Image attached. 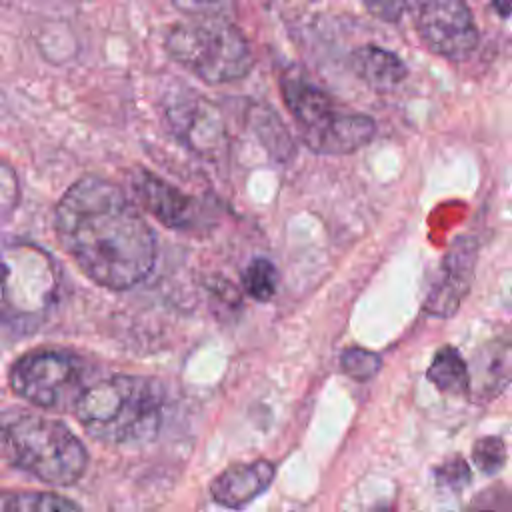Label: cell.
<instances>
[{
    "label": "cell",
    "mask_w": 512,
    "mask_h": 512,
    "mask_svg": "<svg viewBox=\"0 0 512 512\" xmlns=\"http://www.w3.org/2000/svg\"><path fill=\"white\" fill-rule=\"evenodd\" d=\"M472 460L484 474H496L506 462V444L498 436H484L472 446Z\"/></svg>",
    "instance_id": "17"
},
{
    "label": "cell",
    "mask_w": 512,
    "mask_h": 512,
    "mask_svg": "<svg viewBox=\"0 0 512 512\" xmlns=\"http://www.w3.org/2000/svg\"><path fill=\"white\" fill-rule=\"evenodd\" d=\"M436 480L442 488L460 490L470 480L468 464L462 458H452V460L444 462L440 468H436Z\"/></svg>",
    "instance_id": "20"
},
{
    "label": "cell",
    "mask_w": 512,
    "mask_h": 512,
    "mask_svg": "<svg viewBox=\"0 0 512 512\" xmlns=\"http://www.w3.org/2000/svg\"><path fill=\"white\" fill-rule=\"evenodd\" d=\"M56 260L38 244H0V340L22 338L42 328L60 300Z\"/></svg>",
    "instance_id": "3"
},
{
    "label": "cell",
    "mask_w": 512,
    "mask_h": 512,
    "mask_svg": "<svg viewBox=\"0 0 512 512\" xmlns=\"http://www.w3.org/2000/svg\"><path fill=\"white\" fill-rule=\"evenodd\" d=\"M350 68L362 82H366L374 90H392L408 74V68L400 60V56L372 44L356 48L352 52Z\"/></svg>",
    "instance_id": "13"
},
{
    "label": "cell",
    "mask_w": 512,
    "mask_h": 512,
    "mask_svg": "<svg viewBox=\"0 0 512 512\" xmlns=\"http://www.w3.org/2000/svg\"><path fill=\"white\" fill-rule=\"evenodd\" d=\"M426 378L442 392H466L468 388V370L466 360L458 350L444 346L436 352Z\"/></svg>",
    "instance_id": "15"
},
{
    "label": "cell",
    "mask_w": 512,
    "mask_h": 512,
    "mask_svg": "<svg viewBox=\"0 0 512 512\" xmlns=\"http://www.w3.org/2000/svg\"><path fill=\"white\" fill-rule=\"evenodd\" d=\"M274 480V466L268 460L232 464L212 484V498L226 508H242L260 496Z\"/></svg>",
    "instance_id": "11"
},
{
    "label": "cell",
    "mask_w": 512,
    "mask_h": 512,
    "mask_svg": "<svg viewBox=\"0 0 512 512\" xmlns=\"http://www.w3.org/2000/svg\"><path fill=\"white\" fill-rule=\"evenodd\" d=\"M476 258L478 244L470 236H460L450 246L442 262V276L424 300V310L428 314L448 318L460 308L474 280Z\"/></svg>",
    "instance_id": "9"
},
{
    "label": "cell",
    "mask_w": 512,
    "mask_h": 512,
    "mask_svg": "<svg viewBox=\"0 0 512 512\" xmlns=\"http://www.w3.org/2000/svg\"><path fill=\"white\" fill-rule=\"evenodd\" d=\"M416 30L432 52L450 60L470 56L480 40L474 16L460 0H428L420 4Z\"/></svg>",
    "instance_id": "7"
},
{
    "label": "cell",
    "mask_w": 512,
    "mask_h": 512,
    "mask_svg": "<svg viewBox=\"0 0 512 512\" xmlns=\"http://www.w3.org/2000/svg\"><path fill=\"white\" fill-rule=\"evenodd\" d=\"M244 290L258 302H266L276 294L278 270L266 258H254L242 274Z\"/></svg>",
    "instance_id": "16"
},
{
    "label": "cell",
    "mask_w": 512,
    "mask_h": 512,
    "mask_svg": "<svg viewBox=\"0 0 512 512\" xmlns=\"http://www.w3.org/2000/svg\"><path fill=\"white\" fill-rule=\"evenodd\" d=\"M164 46L172 60L208 84L240 80L254 64L248 40L222 16H192L176 22Z\"/></svg>",
    "instance_id": "5"
},
{
    "label": "cell",
    "mask_w": 512,
    "mask_h": 512,
    "mask_svg": "<svg viewBox=\"0 0 512 512\" xmlns=\"http://www.w3.org/2000/svg\"><path fill=\"white\" fill-rule=\"evenodd\" d=\"M0 512H80V508L58 492L0 490Z\"/></svg>",
    "instance_id": "14"
},
{
    "label": "cell",
    "mask_w": 512,
    "mask_h": 512,
    "mask_svg": "<svg viewBox=\"0 0 512 512\" xmlns=\"http://www.w3.org/2000/svg\"><path fill=\"white\" fill-rule=\"evenodd\" d=\"M164 396L158 382L136 374H114L88 384L74 416L88 436L104 444H142L162 424Z\"/></svg>",
    "instance_id": "2"
},
{
    "label": "cell",
    "mask_w": 512,
    "mask_h": 512,
    "mask_svg": "<svg viewBox=\"0 0 512 512\" xmlns=\"http://www.w3.org/2000/svg\"><path fill=\"white\" fill-rule=\"evenodd\" d=\"M0 460L50 486H70L88 468L84 442L60 420L34 412L0 418Z\"/></svg>",
    "instance_id": "4"
},
{
    "label": "cell",
    "mask_w": 512,
    "mask_h": 512,
    "mask_svg": "<svg viewBox=\"0 0 512 512\" xmlns=\"http://www.w3.org/2000/svg\"><path fill=\"white\" fill-rule=\"evenodd\" d=\"M468 388L472 402L494 400L512 382V330L482 340L466 362Z\"/></svg>",
    "instance_id": "8"
},
{
    "label": "cell",
    "mask_w": 512,
    "mask_h": 512,
    "mask_svg": "<svg viewBox=\"0 0 512 512\" xmlns=\"http://www.w3.org/2000/svg\"><path fill=\"white\" fill-rule=\"evenodd\" d=\"M380 356L364 348H348L340 356L342 370L354 380H368L380 370Z\"/></svg>",
    "instance_id": "18"
},
{
    "label": "cell",
    "mask_w": 512,
    "mask_h": 512,
    "mask_svg": "<svg viewBox=\"0 0 512 512\" xmlns=\"http://www.w3.org/2000/svg\"><path fill=\"white\" fill-rule=\"evenodd\" d=\"M480 512H490V510H480Z\"/></svg>",
    "instance_id": "22"
},
{
    "label": "cell",
    "mask_w": 512,
    "mask_h": 512,
    "mask_svg": "<svg viewBox=\"0 0 512 512\" xmlns=\"http://www.w3.org/2000/svg\"><path fill=\"white\" fill-rule=\"evenodd\" d=\"M372 12H382V8H386L388 10V14H384V18H398V14H400V10L404 8V4H382V2H378V4H366Z\"/></svg>",
    "instance_id": "21"
},
{
    "label": "cell",
    "mask_w": 512,
    "mask_h": 512,
    "mask_svg": "<svg viewBox=\"0 0 512 512\" xmlns=\"http://www.w3.org/2000/svg\"><path fill=\"white\" fill-rule=\"evenodd\" d=\"M136 196L166 226H184L192 216V200L150 172H140L134 180Z\"/></svg>",
    "instance_id": "12"
},
{
    "label": "cell",
    "mask_w": 512,
    "mask_h": 512,
    "mask_svg": "<svg viewBox=\"0 0 512 512\" xmlns=\"http://www.w3.org/2000/svg\"><path fill=\"white\" fill-rule=\"evenodd\" d=\"M20 178L16 170L6 162L0 160V224L10 220V216L16 212L20 206Z\"/></svg>",
    "instance_id": "19"
},
{
    "label": "cell",
    "mask_w": 512,
    "mask_h": 512,
    "mask_svg": "<svg viewBox=\"0 0 512 512\" xmlns=\"http://www.w3.org/2000/svg\"><path fill=\"white\" fill-rule=\"evenodd\" d=\"M62 250L98 286L128 290L156 264V236L126 192L102 178L84 176L66 188L54 208Z\"/></svg>",
    "instance_id": "1"
},
{
    "label": "cell",
    "mask_w": 512,
    "mask_h": 512,
    "mask_svg": "<svg viewBox=\"0 0 512 512\" xmlns=\"http://www.w3.org/2000/svg\"><path fill=\"white\" fill-rule=\"evenodd\" d=\"M298 132L302 142L318 154H350L372 140L376 126L364 114H344L334 108Z\"/></svg>",
    "instance_id": "10"
},
{
    "label": "cell",
    "mask_w": 512,
    "mask_h": 512,
    "mask_svg": "<svg viewBox=\"0 0 512 512\" xmlns=\"http://www.w3.org/2000/svg\"><path fill=\"white\" fill-rule=\"evenodd\" d=\"M10 388L44 410H74L90 384L84 358L68 350L36 348L18 356L8 372Z\"/></svg>",
    "instance_id": "6"
}]
</instances>
